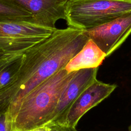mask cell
I'll return each instance as SVG.
<instances>
[{"label": "cell", "mask_w": 131, "mask_h": 131, "mask_svg": "<svg viewBox=\"0 0 131 131\" xmlns=\"http://www.w3.org/2000/svg\"><path fill=\"white\" fill-rule=\"evenodd\" d=\"M7 21L35 22L33 15L28 11L0 2V21Z\"/></svg>", "instance_id": "9"}, {"label": "cell", "mask_w": 131, "mask_h": 131, "mask_svg": "<svg viewBox=\"0 0 131 131\" xmlns=\"http://www.w3.org/2000/svg\"><path fill=\"white\" fill-rule=\"evenodd\" d=\"M48 131H77L76 128L63 124H53L47 126Z\"/></svg>", "instance_id": "13"}, {"label": "cell", "mask_w": 131, "mask_h": 131, "mask_svg": "<svg viewBox=\"0 0 131 131\" xmlns=\"http://www.w3.org/2000/svg\"><path fill=\"white\" fill-rule=\"evenodd\" d=\"M90 39L111 55L131 33V11L102 25L86 31Z\"/></svg>", "instance_id": "4"}, {"label": "cell", "mask_w": 131, "mask_h": 131, "mask_svg": "<svg viewBox=\"0 0 131 131\" xmlns=\"http://www.w3.org/2000/svg\"><path fill=\"white\" fill-rule=\"evenodd\" d=\"M68 1L0 0V2L28 11L38 24L56 28V24L59 20L65 19L64 8Z\"/></svg>", "instance_id": "7"}, {"label": "cell", "mask_w": 131, "mask_h": 131, "mask_svg": "<svg viewBox=\"0 0 131 131\" xmlns=\"http://www.w3.org/2000/svg\"><path fill=\"white\" fill-rule=\"evenodd\" d=\"M75 72L69 73L62 68L29 93L19 104L11 131H26L45 125Z\"/></svg>", "instance_id": "1"}, {"label": "cell", "mask_w": 131, "mask_h": 131, "mask_svg": "<svg viewBox=\"0 0 131 131\" xmlns=\"http://www.w3.org/2000/svg\"><path fill=\"white\" fill-rule=\"evenodd\" d=\"M116 88L115 84L106 83L96 79L74 101L68 113L64 125L76 128L81 118L107 98Z\"/></svg>", "instance_id": "6"}, {"label": "cell", "mask_w": 131, "mask_h": 131, "mask_svg": "<svg viewBox=\"0 0 131 131\" xmlns=\"http://www.w3.org/2000/svg\"><path fill=\"white\" fill-rule=\"evenodd\" d=\"M128 131H131V125L128 128Z\"/></svg>", "instance_id": "15"}, {"label": "cell", "mask_w": 131, "mask_h": 131, "mask_svg": "<svg viewBox=\"0 0 131 131\" xmlns=\"http://www.w3.org/2000/svg\"><path fill=\"white\" fill-rule=\"evenodd\" d=\"M56 29L32 21H0V50L6 53H23Z\"/></svg>", "instance_id": "3"}, {"label": "cell", "mask_w": 131, "mask_h": 131, "mask_svg": "<svg viewBox=\"0 0 131 131\" xmlns=\"http://www.w3.org/2000/svg\"><path fill=\"white\" fill-rule=\"evenodd\" d=\"M106 54L91 39L66 65L64 69L69 72L81 69L96 68L102 63Z\"/></svg>", "instance_id": "8"}, {"label": "cell", "mask_w": 131, "mask_h": 131, "mask_svg": "<svg viewBox=\"0 0 131 131\" xmlns=\"http://www.w3.org/2000/svg\"><path fill=\"white\" fill-rule=\"evenodd\" d=\"M98 68L83 69L75 72L61 93L49 121L43 126L64 124L70 107L80 94L96 79Z\"/></svg>", "instance_id": "5"}, {"label": "cell", "mask_w": 131, "mask_h": 131, "mask_svg": "<svg viewBox=\"0 0 131 131\" xmlns=\"http://www.w3.org/2000/svg\"><path fill=\"white\" fill-rule=\"evenodd\" d=\"M131 11V0H69L64 8L68 27L88 31Z\"/></svg>", "instance_id": "2"}, {"label": "cell", "mask_w": 131, "mask_h": 131, "mask_svg": "<svg viewBox=\"0 0 131 131\" xmlns=\"http://www.w3.org/2000/svg\"><path fill=\"white\" fill-rule=\"evenodd\" d=\"M23 54L9 63L0 72V88L7 84L17 74L21 64Z\"/></svg>", "instance_id": "10"}, {"label": "cell", "mask_w": 131, "mask_h": 131, "mask_svg": "<svg viewBox=\"0 0 131 131\" xmlns=\"http://www.w3.org/2000/svg\"><path fill=\"white\" fill-rule=\"evenodd\" d=\"M48 127L47 126H41L35 128H33L26 131H48Z\"/></svg>", "instance_id": "14"}, {"label": "cell", "mask_w": 131, "mask_h": 131, "mask_svg": "<svg viewBox=\"0 0 131 131\" xmlns=\"http://www.w3.org/2000/svg\"><path fill=\"white\" fill-rule=\"evenodd\" d=\"M11 123L8 121L7 113L0 114V131H11Z\"/></svg>", "instance_id": "12"}, {"label": "cell", "mask_w": 131, "mask_h": 131, "mask_svg": "<svg viewBox=\"0 0 131 131\" xmlns=\"http://www.w3.org/2000/svg\"><path fill=\"white\" fill-rule=\"evenodd\" d=\"M21 54L6 53L0 50V72L9 63L21 56Z\"/></svg>", "instance_id": "11"}]
</instances>
